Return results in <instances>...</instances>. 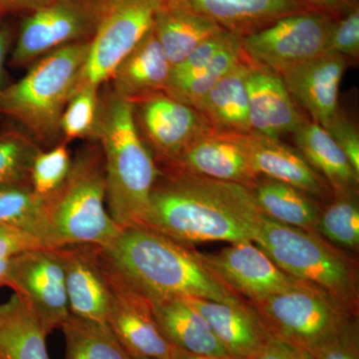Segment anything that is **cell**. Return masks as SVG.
<instances>
[{"instance_id":"obj_1","label":"cell","mask_w":359,"mask_h":359,"mask_svg":"<svg viewBox=\"0 0 359 359\" xmlns=\"http://www.w3.org/2000/svg\"><path fill=\"white\" fill-rule=\"evenodd\" d=\"M264 215L250 187L160 171L142 228L180 244L252 241Z\"/></svg>"},{"instance_id":"obj_2","label":"cell","mask_w":359,"mask_h":359,"mask_svg":"<svg viewBox=\"0 0 359 359\" xmlns=\"http://www.w3.org/2000/svg\"><path fill=\"white\" fill-rule=\"evenodd\" d=\"M104 256L149 299L201 297L210 301L245 302L205 263L201 252L160 233L123 228Z\"/></svg>"},{"instance_id":"obj_3","label":"cell","mask_w":359,"mask_h":359,"mask_svg":"<svg viewBox=\"0 0 359 359\" xmlns=\"http://www.w3.org/2000/svg\"><path fill=\"white\" fill-rule=\"evenodd\" d=\"M95 141L104 155L106 204L122 228L140 226L160 170L135 121L133 104L110 88L100 93Z\"/></svg>"},{"instance_id":"obj_4","label":"cell","mask_w":359,"mask_h":359,"mask_svg":"<svg viewBox=\"0 0 359 359\" xmlns=\"http://www.w3.org/2000/svg\"><path fill=\"white\" fill-rule=\"evenodd\" d=\"M89 41L49 52L15 83L0 91V115L25 130L41 149L61 143L60 120L79 88Z\"/></svg>"},{"instance_id":"obj_5","label":"cell","mask_w":359,"mask_h":359,"mask_svg":"<svg viewBox=\"0 0 359 359\" xmlns=\"http://www.w3.org/2000/svg\"><path fill=\"white\" fill-rule=\"evenodd\" d=\"M50 249L72 245L106 248L122 226L106 204L105 161L98 142L88 141L71 161L62 186L45 199Z\"/></svg>"},{"instance_id":"obj_6","label":"cell","mask_w":359,"mask_h":359,"mask_svg":"<svg viewBox=\"0 0 359 359\" xmlns=\"http://www.w3.org/2000/svg\"><path fill=\"white\" fill-rule=\"evenodd\" d=\"M256 243L287 275L327 290L358 316V263L311 231L285 226L264 216Z\"/></svg>"},{"instance_id":"obj_7","label":"cell","mask_w":359,"mask_h":359,"mask_svg":"<svg viewBox=\"0 0 359 359\" xmlns=\"http://www.w3.org/2000/svg\"><path fill=\"white\" fill-rule=\"evenodd\" d=\"M250 304L269 334L313 356L349 321L358 318L327 290L299 280L289 289Z\"/></svg>"},{"instance_id":"obj_8","label":"cell","mask_w":359,"mask_h":359,"mask_svg":"<svg viewBox=\"0 0 359 359\" xmlns=\"http://www.w3.org/2000/svg\"><path fill=\"white\" fill-rule=\"evenodd\" d=\"M161 0H97L98 18L79 87L101 88L153 27Z\"/></svg>"},{"instance_id":"obj_9","label":"cell","mask_w":359,"mask_h":359,"mask_svg":"<svg viewBox=\"0 0 359 359\" xmlns=\"http://www.w3.org/2000/svg\"><path fill=\"white\" fill-rule=\"evenodd\" d=\"M97 18V0H52L22 20L9 63L13 67H29L55 49L90 41Z\"/></svg>"},{"instance_id":"obj_10","label":"cell","mask_w":359,"mask_h":359,"mask_svg":"<svg viewBox=\"0 0 359 359\" xmlns=\"http://www.w3.org/2000/svg\"><path fill=\"white\" fill-rule=\"evenodd\" d=\"M335 18L316 11L290 14L242 39L245 55L283 73L327 52L328 33Z\"/></svg>"},{"instance_id":"obj_11","label":"cell","mask_w":359,"mask_h":359,"mask_svg":"<svg viewBox=\"0 0 359 359\" xmlns=\"http://www.w3.org/2000/svg\"><path fill=\"white\" fill-rule=\"evenodd\" d=\"M102 263L111 332L131 358L169 359L171 344L161 332L151 299L113 266L103 250Z\"/></svg>"},{"instance_id":"obj_12","label":"cell","mask_w":359,"mask_h":359,"mask_svg":"<svg viewBox=\"0 0 359 359\" xmlns=\"http://www.w3.org/2000/svg\"><path fill=\"white\" fill-rule=\"evenodd\" d=\"M7 287L25 299L47 334L70 316L65 273L55 249H37L11 257Z\"/></svg>"},{"instance_id":"obj_13","label":"cell","mask_w":359,"mask_h":359,"mask_svg":"<svg viewBox=\"0 0 359 359\" xmlns=\"http://www.w3.org/2000/svg\"><path fill=\"white\" fill-rule=\"evenodd\" d=\"M132 104L137 127L158 167L172 162L194 141L215 130L199 110L166 92Z\"/></svg>"},{"instance_id":"obj_14","label":"cell","mask_w":359,"mask_h":359,"mask_svg":"<svg viewBox=\"0 0 359 359\" xmlns=\"http://www.w3.org/2000/svg\"><path fill=\"white\" fill-rule=\"evenodd\" d=\"M201 257L215 273L245 301L256 302L289 289L297 282L278 268L252 241L233 243Z\"/></svg>"},{"instance_id":"obj_15","label":"cell","mask_w":359,"mask_h":359,"mask_svg":"<svg viewBox=\"0 0 359 359\" xmlns=\"http://www.w3.org/2000/svg\"><path fill=\"white\" fill-rule=\"evenodd\" d=\"M160 171L241 184L252 188L259 175L252 167L241 133L212 132L188 146Z\"/></svg>"},{"instance_id":"obj_16","label":"cell","mask_w":359,"mask_h":359,"mask_svg":"<svg viewBox=\"0 0 359 359\" xmlns=\"http://www.w3.org/2000/svg\"><path fill=\"white\" fill-rule=\"evenodd\" d=\"M250 132L271 138L294 133L306 121L282 75L250 60L247 75Z\"/></svg>"},{"instance_id":"obj_17","label":"cell","mask_w":359,"mask_h":359,"mask_svg":"<svg viewBox=\"0 0 359 359\" xmlns=\"http://www.w3.org/2000/svg\"><path fill=\"white\" fill-rule=\"evenodd\" d=\"M346 66L344 56L325 52L280 75L297 105L325 127L339 110V87Z\"/></svg>"},{"instance_id":"obj_18","label":"cell","mask_w":359,"mask_h":359,"mask_svg":"<svg viewBox=\"0 0 359 359\" xmlns=\"http://www.w3.org/2000/svg\"><path fill=\"white\" fill-rule=\"evenodd\" d=\"M55 250L65 273L70 313L106 323L108 287L104 276L101 247L72 245Z\"/></svg>"},{"instance_id":"obj_19","label":"cell","mask_w":359,"mask_h":359,"mask_svg":"<svg viewBox=\"0 0 359 359\" xmlns=\"http://www.w3.org/2000/svg\"><path fill=\"white\" fill-rule=\"evenodd\" d=\"M250 163L259 176L283 182L318 201L332 200L334 193L297 149L280 139L256 133L241 134Z\"/></svg>"},{"instance_id":"obj_20","label":"cell","mask_w":359,"mask_h":359,"mask_svg":"<svg viewBox=\"0 0 359 359\" xmlns=\"http://www.w3.org/2000/svg\"><path fill=\"white\" fill-rule=\"evenodd\" d=\"M205 318L231 358L254 359L271 334L249 302H219L186 297Z\"/></svg>"},{"instance_id":"obj_21","label":"cell","mask_w":359,"mask_h":359,"mask_svg":"<svg viewBox=\"0 0 359 359\" xmlns=\"http://www.w3.org/2000/svg\"><path fill=\"white\" fill-rule=\"evenodd\" d=\"M172 69L152 27L122 59L107 83L116 96L133 103L164 92Z\"/></svg>"},{"instance_id":"obj_22","label":"cell","mask_w":359,"mask_h":359,"mask_svg":"<svg viewBox=\"0 0 359 359\" xmlns=\"http://www.w3.org/2000/svg\"><path fill=\"white\" fill-rule=\"evenodd\" d=\"M245 36L280 18L311 11L297 0H165Z\"/></svg>"},{"instance_id":"obj_23","label":"cell","mask_w":359,"mask_h":359,"mask_svg":"<svg viewBox=\"0 0 359 359\" xmlns=\"http://www.w3.org/2000/svg\"><path fill=\"white\" fill-rule=\"evenodd\" d=\"M151 302L161 332L171 346L202 355L231 358L204 316L184 297Z\"/></svg>"},{"instance_id":"obj_24","label":"cell","mask_w":359,"mask_h":359,"mask_svg":"<svg viewBox=\"0 0 359 359\" xmlns=\"http://www.w3.org/2000/svg\"><path fill=\"white\" fill-rule=\"evenodd\" d=\"M250 59L245 55L212 87L196 109L212 128L229 133H250L247 75Z\"/></svg>"},{"instance_id":"obj_25","label":"cell","mask_w":359,"mask_h":359,"mask_svg":"<svg viewBox=\"0 0 359 359\" xmlns=\"http://www.w3.org/2000/svg\"><path fill=\"white\" fill-rule=\"evenodd\" d=\"M292 135L297 150L325 178L332 193L358 191L359 174L327 130L306 120Z\"/></svg>"},{"instance_id":"obj_26","label":"cell","mask_w":359,"mask_h":359,"mask_svg":"<svg viewBox=\"0 0 359 359\" xmlns=\"http://www.w3.org/2000/svg\"><path fill=\"white\" fill-rule=\"evenodd\" d=\"M153 29L174 68L203 41L224 28L189 9L161 0Z\"/></svg>"},{"instance_id":"obj_27","label":"cell","mask_w":359,"mask_h":359,"mask_svg":"<svg viewBox=\"0 0 359 359\" xmlns=\"http://www.w3.org/2000/svg\"><path fill=\"white\" fill-rule=\"evenodd\" d=\"M250 190L264 216L285 226L316 233L323 208L320 201L294 187L264 176Z\"/></svg>"},{"instance_id":"obj_28","label":"cell","mask_w":359,"mask_h":359,"mask_svg":"<svg viewBox=\"0 0 359 359\" xmlns=\"http://www.w3.org/2000/svg\"><path fill=\"white\" fill-rule=\"evenodd\" d=\"M47 335L32 309L15 292L0 304V359H49Z\"/></svg>"},{"instance_id":"obj_29","label":"cell","mask_w":359,"mask_h":359,"mask_svg":"<svg viewBox=\"0 0 359 359\" xmlns=\"http://www.w3.org/2000/svg\"><path fill=\"white\" fill-rule=\"evenodd\" d=\"M0 224L27 231L50 249L45 198L33 191L30 182L0 186Z\"/></svg>"},{"instance_id":"obj_30","label":"cell","mask_w":359,"mask_h":359,"mask_svg":"<svg viewBox=\"0 0 359 359\" xmlns=\"http://www.w3.org/2000/svg\"><path fill=\"white\" fill-rule=\"evenodd\" d=\"M242 39L238 37L199 69L170 78L164 92L181 102L197 108L212 87L244 57Z\"/></svg>"},{"instance_id":"obj_31","label":"cell","mask_w":359,"mask_h":359,"mask_svg":"<svg viewBox=\"0 0 359 359\" xmlns=\"http://www.w3.org/2000/svg\"><path fill=\"white\" fill-rule=\"evenodd\" d=\"M65 339V359H131L107 323L70 313L60 328Z\"/></svg>"},{"instance_id":"obj_32","label":"cell","mask_w":359,"mask_h":359,"mask_svg":"<svg viewBox=\"0 0 359 359\" xmlns=\"http://www.w3.org/2000/svg\"><path fill=\"white\" fill-rule=\"evenodd\" d=\"M316 233L327 242L358 252L359 248L358 191L334 193L332 202L323 208Z\"/></svg>"},{"instance_id":"obj_33","label":"cell","mask_w":359,"mask_h":359,"mask_svg":"<svg viewBox=\"0 0 359 359\" xmlns=\"http://www.w3.org/2000/svg\"><path fill=\"white\" fill-rule=\"evenodd\" d=\"M40 150L32 137L14 123L0 130V186L29 182L32 161Z\"/></svg>"},{"instance_id":"obj_34","label":"cell","mask_w":359,"mask_h":359,"mask_svg":"<svg viewBox=\"0 0 359 359\" xmlns=\"http://www.w3.org/2000/svg\"><path fill=\"white\" fill-rule=\"evenodd\" d=\"M100 88L83 85L66 105L60 120L61 142L95 141L100 118Z\"/></svg>"},{"instance_id":"obj_35","label":"cell","mask_w":359,"mask_h":359,"mask_svg":"<svg viewBox=\"0 0 359 359\" xmlns=\"http://www.w3.org/2000/svg\"><path fill=\"white\" fill-rule=\"evenodd\" d=\"M67 144L61 143L46 150H40L32 161L29 182L33 191L41 198L50 197L65 183L71 167Z\"/></svg>"},{"instance_id":"obj_36","label":"cell","mask_w":359,"mask_h":359,"mask_svg":"<svg viewBox=\"0 0 359 359\" xmlns=\"http://www.w3.org/2000/svg\"><path fill=\"white\" fill-rule=\"evenodd\" d=\"M327 52L339 54L344 57L359 56V7L335 18L328 33Z\"/></svg>"},{"instance_id":"obj_37","label":"cell","mask_w":359,"mask_h":359,"mask_svg":"<svg viewBox=\"0 0 359 359\" xmlns=\"http://www.w3.org/2000/svg\"><path fill=\"white\" fill-rule=\"evenodd\" d=\"M238 37L243 36L226 29H222L221 32L212 35L203 41L195 50L191 52L190 55L183 62L172 69L171 77L182 76L199 69Z\"/></svg>"},{"instance_id":"obj_38","label":"cell","mask_w":359,"mask_h":359,"mask_svg":"<svg viewBox=\"0 0 359 359\" xmlns=\"http://www.w3.org/2000/svg\"><path fill=\"white\" fill-rule=\"evenodd\" d=\"M323 128L344 151L347 159L359 174V135L353 123L339 110Z\"/></svg>"},{"instance_id":"obj_39","label":"cell","mask_w":359,"mask_h":359,"mask_svg":"<svg viewBox=\"0 0 359 359\" xmlns=\"http://www.w3.org/2000/svg\"><path fill=\"white\" fill-rule=\"evenodd\" d=\"M316 359H359L358 318H354L320 349Z\"/></svg>"},{"instance_id":"obj_40","label":"cell","mask_w":359,"mask_h":359,"mask_svg":"<svg viewBox=\"0 0 359 359\" xmlns=\"http://www.w3.org/2000/svg\"><path fill=\"white\" fill-rule=\"evenodd\" d=\"M37 249H48L32 233L0 224V259H9L21 252Z\"/></svg>"},{"instance_id":"obj_41","label":"cell","mask_w":359,"mask_h":359,"mask_svg":"<svg viewBox=\"0 0 359 359\" xmlns=\"http://www.w3.org/2000/svg\"><path fill=\"white\" fill-rule=\"evenodd\" d=\"M254 359H316L311 353L294 344L271 335Z\"/></svg>"},{"instance_id":"obj_42","label":"cell","mask_w":359,"mask_h":359,"mask_svg":"<svg viewBox=\"0 0 359 359\" xmlns=\"http://www.w3.org/2000/svg\"><path fill=\"white\" fill-rule=\"evenodd\" d=\"M311 11L339 18L358 8V0H297Z\"/></svg>"},{"instance_id":"obj_43","label":"cell","mask_w":359,"mask_h":359,"mask_svg":"<svg viewBox=\"0 0 359 359\" xmlns=\"http://www.w3.org/2000/svg\"><path fill=\"white\" fill-rule=\"evenodd\" d=\"M13 32L6 25H0V91L7 86L6 63L11 50Z\"/></svg>"},{"instance_id":"obj_44","label":"cell","mask_w":359,"mask_h":359,"mask_svg":"<svg viewBox=\"0 0 359 359\" xmlns=\"http://www.w3.org/2000/svg\"><path fill=\"white\" fill-rule=\"evenodd\" d=\"M8 13L14 11H23L30 13L40 7L46 6L52 0H4Z\"/></svg>"},{"instance_id":"obj_45","label":"cell","mask_w":359,"mask_h":359,"mask_svg":"<svg viewBox=\"0 0 359 359\" xmlns=\"http://www.w3.org/2000/svg\"><path fill=\"white\" fill-rule=\"evenodd\" d=\"M169 359H235V358H214V356L202 355V354H197L189 353V351H184V349L179 348V347L171 346V351H170Z\"/></svg>"},{"instance_id":"obj_46","label":"cell","mask_w":359,"mask_h":359,"mask_svg":"<svg viewBox=\"0 0 359 359\" xmlns=\"http://www.w3.org/2000/svg\"><path fill=\"white\" fill-rule=\"evenodd\" d=\"M9 259H0V289L7 287V273H8Z\"/></svg>"},{"instance_id":"obj_47","label":"cell","mask_w":359,"mask_h":359,"mask_svg":"<svg viewBox=\"0 0 359 359\" xmlns=\"http://www.w3.org/2000/svg\"><path fill=\"white\" fill-rule=\"evenodd\" d=\"M6 13H8V11H7L6 6L0 2V21H1L2 18H4V16L6 15Z\"/></svg>"},{"instance_id":"obj_48","label":"cell","mask_w":359,"mask_h":359,"mask_svg":"<svg viewBox=\"0 0 359 359\" xmlns=\"http://www.w3.org/2000/svg\"><path fill=\"white\" fill-rule=\"evenodd\" d=\"M131 359H155V358H135Z\"/></svg>"}]
</instances>
